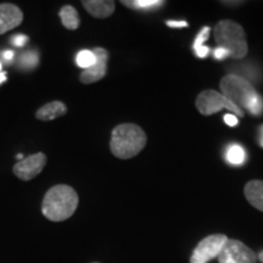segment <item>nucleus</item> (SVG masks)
Segmentation results:
<instances>
[{"label":"nucleus","mask_w":263,"mask_h":263,"mask_svg":"<svg viewBox=\"0 0 263 263\" xmlns=\"http://www.w3.org/2000/svg\"><path fill=\"white\" fill-rule=\"evenodd\" d=\"M45 164H47V155L43 153H37L29 155L22 161H18L12 171L18 179L28 182L42 173Z\"/></svg>","instance_id":"nucleus-8"},{"label":"nucleus","mask_w":263,"mask_h":263,"mask_svg":"<svg viewBox=\"0 0 263 263\" xmlns=\"http://www.w3.org/2000/svg\"><path fill=\"white\" fill-rule=\"evenodd\" d=\"M82 5L97 18H107L115 12V2L112 0H83Z\"/></svg>","instance_id":"nucleus-11"},{"label":"nucleus","mask_w":263,"mask_h":263,"mask_svg":"<svg viewBox=\"0 0 263 263\" xmlns=\"http://www.w3.org/2000/svg\"><path fill=\"white\" fill-rule=\"evenodd\" d=\"M146 134L141 127L134 123L118 124L111 134V153L117 159H132L143 151L146 145Z\"/></svg>","instance_id":"nucleus-3"},{"label":"nucleus","mask_w":263,"mask_h":263,"mask_svg":"<svg viewBox=\"0 0 263 263\" xmlns=\"http://www.w3.org/2000/svg\"><path fill=\"white\" fill-rule=\"evenodd\" d=\"M94 263H98V262H94Z\"/></svg>","instance_id":"nucleus-31"},{"label":"nucleus","mask_w":263,"mask_h":263,"mask_svg":"<svg viewBox=\"0 0 263 263\" xmlns=\"http://www.w3.org/2000/svg\"><path fill=\"white\" fill-rule=\"evenodd\" d=\"M29 41V38L26 34H16L11 38V44L15 45V47H24Z\"/></svg>","instance_id":"nucleus-21"},{"label":"nucleus","mask_w":263,"mask_h":263,"mask_svg":"<svg viewBox=\"0 0 263 263\" xmlns=\"http://www.w3.org/2000/svg\"><path fill=\"white\" fill-rule=\"evenodd\" d=\"M223 120H224V122L228 124L229 127H236L239 124L238 117L233 114H226L224 116H223Z\"/></svg>","instance_id":"nucleus-22"},{"label":"nucleus","mask_w":263,"mask_h":263,"mask_svg":"<svg viewBox=\"0 0 263 263\" xmlns=\"http://www.w3.org/2000/svg\"><path fill=\"white\" fill-rule=\"evenodd\" d=\"M3 58H4L5 60H8V61L12 60V58H14V51H11V50L5 51L4 54H3Z\"/></svg>","instance_id":"nucleus-25"},{"label":"nucleus","mask_w":263,"mask_h":263,"mask_svg":"<svg viewBox=\"0 0 263 263\" xmlns=\"http://www.w3.org/2000/svg\"><path fill=\"white\" fill-rule=\"evenodd\" d=\"M24 21V12L17 5L4 3L0 4V35L11 31Z\"/></svg>","instance_id":"nucleus-10"},{"label":"nucleus","mask_w":263,"mask_h":263,"mask_svg":"<svg viewBox=\"0 0 263 263\" xmlns=\"http://www.w3.org/2000/svg\"><path fill=\"white\" fill-rule=\"evenodd\" d=\"M6 81V73L5 72H0V84L4 83Z\"/></svg>","instance_id":"nucleus-27"},{"label":"nucleus","mask_w":263,"mask_h":263,"mask_svg":"<svg viewBox=\"0 0 263 263\" xmlns=\"http://www.w3.org/2000/svg\"><path fill=\"white\" fill-rule=\"evenodd\" d=\"M122 4L127 8L133 10H141V11H150V10L159 9L164 5L162 0H122Z\"/></svg>","instance_id":"nucleus-16"},{"label":"nucleus","mask_w":263,"mask_h":263,"mask_svg":"<svg viewBox=\"0 0 263 263\" xmlns=\"http://www.w3.org/2000/svg\"><path fill=\"white\" fill-rule=\"evenodd\" d=\"M59 16H60V20L65 28L70 29V31H74V29L80 28V15H78L77 10L73 6H62L60 9V12H59Z\"/></svg>","instance_id":"nucleus-14"},{"label":"nucleus","mask_w":263,"mask_h":263,"mask_svg":"<svg viewBox=\"0 0 263 263\" xmlns=\"http://www.w3.org/2000/svg\"><path fill=\"white\" fill-rule=\"evenodd\" d=\"M67 114V106L62 103V101H51V103L45 104L44 106H42L39 110L35 112V117L39 121H48L57 120V118L65 116Z\"/></svg>","instance_id":"nucleus-12"},{"label":"nucleus","mask_w":263,"mask_h":263,"mask_svg":"<svg viewBox=\"0 0 263 263\" xmlns=\"http://www.w3.org/2000/svg\"><path fill=\"white\" fill-rule=\"evenodd\" d=\"M93 52L97 57V61L91 67L87 68L82 72L80 76V81L83 84H91L95 82L103 80L107 73V61H108V52L104 48H95Z\"/></svg>","instance_id":"nucleus-9"},{"label":"nucleus","mask_w":263,"mask_h":263,"mask_svg":"<svg viewBox=\"0 0 263 263\" xmlns=\"http://www.w3.org/2000/svg\"><path fill=\"white\" fill-rule=\"evenodd\" d=\"M217 259L219 263H256L257 256L240 240L228 239Z\"/></svg>","instance_id":"nucleus-7"},{"label":"nucleus","mask_w":263,"mask_h":263,"mask_svg":"<svg viewBox=\"0 0 263 263\" xmlns=\"http://www.w3.org/2000/svg\"><path fill=\"white\" fill-rule=\"evenodd\" d=\"M80 199L76 190L66 184L52 186L45 193L42 212L51 222H64L71 218L77 210Z\"/></svg>","instance_id":"nucleus-2"},{"label":"nucleus","mask_w":263,"mask_h":263,"mask_svg":"<svg viewBox=\"0 0 263 263\" xmlns=\"http://www.w3.org/2000/svg\"><path fill=\"white\" fill-rule=\"evenodd\" d=\"M210 31H211V28L210 27H203L201 31L197 33L195 41H194V44H193L194 50H195L196 48H200L202 47V45H205V42L210 37Z\"/></svg>","instance_id":"nucleus-19"},{"label":"nucleus","mask_w":263,"mask_h":263,"mask_svg":"<svg viewBox=\"0 0 263 263\" xmlns=\"http://www.w3.org/2000/svg\"><path fill=\"white\" fill-rule=\"evenodd\" d=\"M16 159L22 161V160H24V155H22V154H17V155H16Z\"/></svg>","instance_id":"nucleus-28"},{"label":"nucleus","mask_w":263,"mask_h":263,"mask_svg":"<svg viewBox=\"0 0 263 263\" xmlns=\"http://www.w3.org/2000/svg\"><path fill=\"white\" fill-rule=\"evenodd\" d=\"M196 107L203 116H210L221 110H228L236 117H244V111L228 100L222 93L216 90H205L196 98Z\"/></svg>","instance_id":"nucleus-5"},{"label":"nucleus","mask_w":263,"mask_h":263,"mask_svg":"<svg viewBox=\"0 0 263 263\" xmlns=\"http://www.w3.org/2000/svg\"><path fill=\"white\" fill-rule=\"evenodd\" d=\"M213 34L218 47L227 49L230 58L240 60L246 57L249 50L246 33L239 24L230 20H222L215 26Z\"/></svg>","instance_id":"nucleus-4"},{"label":"nucleus","mask_w":263,"mask_h":263,"mask_svg":"<svg viewBox=\"0 0 263 263\" xmlns=\"http://www.w3.org/2000/svg\"><path fill=\"white\" fill-rule=\"evenodd\" d=\"M213 58H215L216 60L222 61V60H226L227 58H230V54L227 49L222 47H217L215 50H213Z\"/></svg>","instance_id":"nucleus-20"},{"label":"nucleus","mask_w":263,"mask_h":263,"mask_svg":"<svg viewBox=\"0 0 263 263\" xmlns=\"http://www.w3.org/2000/svg\"><path fill=\"white\" fill-rule=\"evenodd\" d=\"M166 25L171 28H184L189 26L186 21H167Z\"/></svg>","instance_id":"nucleus-24"},{"label":"nucleus","mask_w":263,"mask_h":263,"mask_svg":"<svg viewBox=\"0 0 263 263\" xmlns=\"http://www.w3.org/2000/svg\"><path fill=\"white\" fill-rule=\"evenodd\" d=\"M258 259L263 263V251L259 252V255H258Z\"/></svg>","instance_id":"nucleus-29"},{"label":"nucleus","mask_w":263,"mask_h":263,"mask_svg":"<svg viewBox=\"0 0 263 263\" xmlns=\"http://www.w3.org/2000/svg\"><path fill=\"white\" fill-rule=\"evenodd\" d=\"M226 161L232 166H241L246 161V151L240 144H230L226 149Z\"/></svg>","instance_id":"nucleus-15"},{"label":"nucleus","mask_w":263,"mask_h":263,"mask_svg":"<svg viewBox=\"0 0 263 263\" xmlns=\"http://www.w3.org/2000/svg\"><path fill=\"white\" fill-rule=\"evenodd\" d=\"M258 144L259 146L263 147V126L259 127L258 129Z\"/></svg>","instance_id":"nucleus-26"},{"label":"nucleus","mask_w":263,"mask_h":263,"mask_svg":"<svg viewBox=\"0 0 263 263\" xmlns=\"http://www.w3.org/2000/svg\"><path fill=\"white\" fill-rule=\"evenodd\" d=\"M219 87L222 94L239 108H245L254 116L262 115L263 98L255 90L254 85L248 80L238 74L229 73L222 78Z\"/></svg>","instance_id":"nucleus-1"},{"label":"nucleus","mask_w":263,"mask_h":263,"mask_svg":"<svg viewBox=\"0 0 263 263\" xmlns=\"http://www.w3.org/2000/svg\"><path fill=\"white\" fill-rule=\"evenodd\" d=\"M245 196L258 211L263 212V180H251L245 185Z\"/></svg>","instance_id":"nucleus-13"},{"label":"nucleus","mask_w":263,"mask_h":263,"mask_svg":"<svg viewBox=\"0 0 263 263\" xmlns=\"http://www.w3.org/2000/svg\"><path fill=\"white\" fill-rule=\"evenodd\" d=\"M38 64H39V57L37 52H33V51L25 52V54L21 57V59H20V66H21V68H24V70H32V68L37 67Z\"/></svg>","instance_id":"nucleus-18"},{"label":"nucleus","mask_w":263,"mask_h":263,"mask_svg":"<svg viewBox=\"0 0 263 263\" xmlns=\"http://www.w3.org/2000/svg\"><path fill=\"white\" fill-rule=\"evenodd\" d=\"M97 61V57L93 52V50H82L77 54V58H76V64H77L78 67L87 70V68L91 67Z\"/></svg>","instance_id":"nucleus-17"},{"label":"nucleus","mask_w":263,"mask_h":263,"mask_svg":"<svg viewBox=\"0 0 263 263\" xmlns=\"http://www.w3.org/2000/svg\"><path fill=\"white\" fill-rule=\"evenodd\" d=\"M0 72H2V64H0Z\"/></svg>","instance_id":"nucleus-30"},{"label":"nucleus","mask_w":263,"mask_h":263,"mask_svg":"<svg viewBox=\"0 0 263 263\" xmlns=\"http://www.w3.org/2000/svg\"><path fill=\"white\" fill-rule=\"evenodd\" d=\"M194 51H195V55H196V57L199 58V59H205V58L209 57V54H210V48L206 47V45H202V47L196 48Z\"/></svg>","instance_id":"nucleus-23"},{"label":"nucleus","mask_w":263,"mask_h":263,"mask_svg":"<svg viewBox=\"0 0 263 263\" xmlns=\"http://www.w3.org/2000/svg\"><path fill=\"white\" fill-rule=\"evenodd\" d=\"M227 240L228 238L224 234H212L203 238L194 249L190 263H209L217 258Z\"/></svg>","instance_id":"nucleus-6"}]
</instances>
